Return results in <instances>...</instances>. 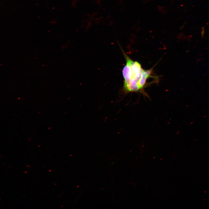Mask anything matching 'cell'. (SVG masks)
<instances>
[{
  "mask_svg": "<svg viewBox=\"0 0 209 209\" xmlns=\"http://www.w3.org/2000/svg\"><path fill=\"white\" fill-rule=\"evenodd\" d=\"M126 60V64L122 69L124 79L121 93L123 94L131 93H140L149 98L145 89L147 86V81L153 77V70H145L138 62L131 59L121 48Z\"/></svg>",
  "mask_w": 209,
  "mask_h": 209,
  "instance_id": "obj_1",
  "label": "cell"
}]
</instances>
